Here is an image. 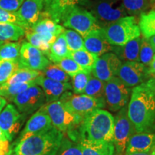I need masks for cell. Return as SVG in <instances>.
<instances>
[{
    "mask_svg": "<svg viewBox=\"0 0 155 155\" xmlns=\"http://www.w3.org/2000/svg\"><path fill=\"white\" fill-rule=\"evenodd\" d=\"M128 116L137 132H147L155 124V98L146 83L131 91Z\"/></svg>",
    "mask_w": 155,
    "mask_h": 155,
    "instance_id": "1",
    "label": "cell"
},
{
    "mask_svg": "<svg viewBox=\"0 0 155 155\" xmlns=\"http://www.w3.org/2000/svg\"><path fill=\"white\" fill-rule=\"evenodd\" d=\"M63 134L52 127L50 129L18 141L13 155H56Z\"/></svg>",
    "mask_w": 155,
    "mask_h": 155,
    "instance_id": "2",
    "label": "cell"
},
{
    "mask_svg": "<svg viewBox=\"0 0 155 155\" xmlns=\"http://www.w3.org/2000/svg\"><path fill=\"white\" fill-rule=\"evenodd\" d=\"M81 124V139L113 143L114 118L108 111L97 109L87 115Z\"/></svg>",
    "mask_w": 155,
    "mask_h": 155,
    "instance_id": "3",
    "label": "cell"
},
{
    "mask_svg": "<svg viewBox=\"0 0 155 155\" xmlns=\"http://www.w3.org/2000/svg\"><path fill=\"white\" fill-rule=\"evenodd\" d=\"M101 29L113 46H122L141 35L139 23L134 16L124 17Z\"/></svg>",
    "mask_w": 155,
    "mask_h": 155,
    "instance_id": "4",
    "label": "cell"
},
{
    "mask_svg": "<svg viewBox=\"0 0 155 155\" xmlns=\"http://www.w3.org/2000/svg\"><path fill=\"white\" fill-rule=\"evenodd\" d=\"M61 22L64 27L75 31L83 38L93 30L101 29L94 15L78 6L69 7L64 12Z\"/></svg>",
    "mask_w": 155,
    "mask_h": 155,
    "instance_id": "5",
    "label": "cell"
},
{
    "mask_svg": "<svg viewBox=\"0 0 155 155\" xmlns=\"http://www.w3.org/2000/svg\"><path fill=\"white\" fill-rule=\"evenodd\" d=\"M88 5L101 28L127 16L122 0H94Z\"/></svg>",
    "mask_w": 155,
    "mask_h": 155,
    "instance_id": "6",
    "label": "cell"
},
{
    "mask_svg": "<svg viewBox=\"0 0 155 155\" xmlns=\"http://www.w3.org/2000/svg\"><path fill=\"white\" fill-rule=\"evenodd\" d=\"M42 107L47 112L53 127L61 132H70L83 121V119L70 111L60 100L46 103Z\"/></svg>",
    "mask_w": 155,
    "mask_h": 155,
    "instance_id": "7",
    "label": "cell"
},
{
    "mask_svg": "<svg viewBox=\"0 0 155 155\" xmlns=\"http://www.w3.org/2000/svg\"><path fill=\"white\" fill-rule=\"evenodd\" d=\"M60 101L70 111L83 120L91 112L106 106L104 98H95L85 94H71L69 91L64 93Z\"/></svg>",
    "mask_w": 155,
    "mask_h": 155,
    "instance_id": "8",
    "label": "cell"
},
{
    "mask_svg": "<svg viewBox=\"0 0 155 155\" xmlns=\"http://www.w3.org/2000/svg\"><path fill=\"white\" fill-rule=\"evenodd\" d=\"M131 89L118 77H113L105 83L104 100L108 108L117 111L127 106L131 94Z\"/></svg>",
    "mask_w": 155,
    "mask_h": 155,
    "instance_id": "9",
    "label": "cell"
},
{
    "mask_svg": "<svg viewBox=\"0 0 155 155\" xmlns=\"http://www.w3.org/2000/svg\"><path fill=\"white\" fill-rule=\"evenodd\" d=\"M137 132L128 116L127 106L119 110L114 119L113 144L118 154L126 151L129 139Z\"/></svg>",
    "mask_w": 155,
    "mask_h": 155,
    "instance_id": "10",
    "label": "cell"
},
{
    "mask_svg": "<svg viewBox=\"0 0 155 155\" xmlns=\"http://www.w3.org/2000/svg\"><path fill=\"white\" fill-rule=\"evenodd\" d=\"M13 102L19 112L28 114L41 108L46 104V100L42 89L35 84L17 95Z\"/></svg>",
    "mask_w": 155,
    "mask_h": 155,
    "instance_id": "11",
    "label": "cell"
},
{
    "mask_svg": "<svg viewBox=\"0 0 155 155\" xmlns=\"http://www.w3.org/2000/svg\"><path fill=\"white\" fill-rule=\"evenodd\" d=\"M117 76L129 88H134L150 78L148 68L139 62L127 61L121 63Z\"/></svg>",
    "mask_w": 155,
    "mask_h": 155,
    "instance_id": "12",
    "label": "cell"
},
{
    "mask_svg": "<svg viewBox=\"0 0 155 155\" xmlns=\"http://www.w3.org/2000/svg\"><path fill=\"white\" fill-rule=\"evenodd\" d=\"M19 68H25L42 71L50 63L45 55L28 42H23L21 45L18 59Z\"/></svg>",
    "mask_w": 155,
    "mask_h": 155,
    "instance_id": "13",
    "label": "cell"
},
{
    "mask_svg": "<svg viewBox=\"0 0 155 155\" xmlns=\"http://www.w3.org/2000/svg\"><path fill=\"white\" fill-rule=\"evenodd\" d=\"M122 62L114 53H107L97 58L91 75L106 83L118 75Z\"/></svg>",
    "mask_w": 155,
    "mask_h": 155,
    "instance_id": "14",
    "label": "cell"
},
{
    "mask_svg": "<svg viewBox=\"0 0 155 155\" xmlns=\"http://www.w3.org/2000/svg\"><path fill=\"white\" fill-rule=\"evenodd\" d=\"M22 122V115L12 104H8L0 113V129L8 141H12L14 135L18 132Z\"/></svg>",
    "mask_w": 155,
    "mask_h": 155,
    "instance_id": "15",
    "label": "cell"
},
{
    "mask_svg": "<svg viewBox=\"0 0 155 155\" xmlns=\"http://www.w3.org/2000/svg\"><path fill=\"white\" fill-rule=\"evenodd\" d=\"M43 7V0H25L17 13L25 30H29L40 19Z\"/></svg>",
    "mask_w": 155,
    "mask_h": 155,
    "instance_id": "16",
    "label": "cell"
},
{
    "mask_svg": "<svg viewBox=\"0 0 155 155\" xmlns=\"http://www.w3.org/2000/svg\"><path fill=\"white\" fill-rule=\"evenodd\" d=\"M35 83L43 91L46 103L58 101L64 93L72 89L70 83H63L56 81L45 77L42 74L35 78Z\"/></svg>",
    "mask_w": 155,
    "mask_h": 155,
    "instance_id": "17",
    "label": "cell"
},
{
    "mask_svg": "<svg viewBox=\"0 0 155 155\" xmlns=\"http://www.w3.org/2000/svg\"><path fill=\"white\" fill-rule=\"evenodd\" d=\"M83 41L85 49L98 58L113 50V45L108 42L101 28L91 32Z\"/></svg>",
    "mask_w": 155,
    "mask_h": 155,
    "instance_id": "18",
    "label": "cell"
},
{
    "mask_svg": "<svg viewBox=\"0 0 155 155\" xmlns=\"http://www.w3.org/2000/svg\"><path fill=\"white\" fill-rule=\"evenodd\" d=\"M52 127L53 124L49 116L44 108L41 107L31 116L30 119L27 122L19 140L48 130Z\"/></svg>",
    "mask_w": 155,
    "mask_h": 155,
    "instance_id": "19",
    "label": "cell"
},
{
    "mask_svg": "<svg viewBox=\"0 0 155 155\" xmlns=\"http://www.w3.org/2000/svg\"><path fill=\"white\" fill-rule=\"evenodd\" d=\"M154 146L155 134L137 132L129 139L126 152H150Z\"/></svg>",
    "mask_w": 155,
    "mask_h": 155,
    "instance_id": "20",
    "label": "cell"
},
{
    "mask_svg": "<svg viewBox=\"0 0 155 155\" xmlns=\"http://www.w3.org/2000/svg\"><path fill=\"white\" fill-rule=\"evenodd\" d=\"M141 38L140 37L133 39L122 46H113V53L121 60V61L139 62V50Z\"/></svg>",
    "mask_w": 155,
    "mask_h": 155,
    "instance_id": "21",
    "label": "cell"
},
{
    "mask_svg": "<svg viewBox=\"0 0 155 155\" xmlns=\"http://www.w3.org/2000/svg\"><path fill=\"white\" fill-rule=\"evenodd\" d=\"M85 0H53L49 8L42 12L40 18H50L55 22H60L64 12L69 7L81 4Z\"/></svg>",
    "mask_w": 155,
    "mask_h": 155,
    "instance_id": "22",
    "label": "cell"
},
{
    "mask_svg": "<svg viewBox=\"0 0 155 155\" xmlns=\"http://www.w3.org/2000/svg\"><path fill=\"white\" fill-rule=\"evenodd\" d=\"M78 143L83 155H114L115 152L112 142H96L81 139Z\"/></svg>",
    "mask_w": 155,
    "mask_h": 155,
    "instance_id": "23",
    "label": "cell"
},
{
    "mask_svg": "<svg viewBox=\"0 0 155 155\" xmlns=\"http://www.w3.org/2000/svg\"><path fill=\"white\" fill-rule=\"evenodd\" d=\"M29 30L39 34H52L58 37L63 33L65 28L50 18H41Z\"/></svg>",
    "mask_w": 155,
    "mask_h": 155,
    "instance_id": "24",
    "label": "cell"
},
{
    "mask_svg": "<svg viewBox=\"0 0 155 155\" xmlns=\"http://www.w3.org/2000/svg\"><path fill=\"white\" fill-rule=\"evenodd\" d=\"M70 54L71 52L68 48L66 40L62 33L51 45L49 53L47 56L53 63H57L63 58L70 57Z\"/></svg>",
    "mask_w": 155,
    "mask_h": 155,
    "instance_id": "25",
    "label": "cell"
},
{
    "mask_svg": "<svg viewBox=\"0 0 155 155\" xmlns=\"http://www.w3.org/2000/svg\"><path fill=\"white\" fill-rule=\"evenodd\" d=\"M24 28L12 23L0 22V41H17L25 34Z\"/></svg>",
    "mask_w": 155,
    "mask_h": 155,
    "instance_id": "26",
    "label": "cell"
},
{
    "mask_svg": "<svg viewBox=\"0 0 155 155\" xmlns=\"http://www.w3.org/2000/svg\"><path fill=\"white\" fill-rule=\"evenodd\" d=\"M70 57L76 62L83 71L91 73L98 57L89 53L86 49L71 52Z\"/></svg>",
    "mask_w": 155,
    "mask_h": 155,
    "instance_id": "27",
    "label": "cell"
},
{
    "mask_svg": "<svg viewBox=\"0 0 155 155\" xmlns=\"http://www.w3.org/2000/svg\"><path fill=\"white\" fill-rule=\"evenodd\" d=\"M32 81L29 82L15 83L12 85H0V95L9 101H13L17 95L30 88V86L35 85V81Z\"/></svg>",
    "mask_w": 155,
    "mask_h": 155,
    "instance_id": "28",
    "label": "cell"
},
{
    "mask_svg": "<svg viewBox=\"0 0 155 155\" xmlns=\"http://www.w3.org/2000/svg\"><path fill=\"white\" fill-rule=\"evenodd\" d=\"M138 23L143 38H149L155 35V9L141 13Z\"/></svg>",
    "mask_w": 155,
    "mask_h": 155,
    "instance_id": "29",
    "label": "cell"
},
{
    "mask_svg": "<svg viewBox=\"0 0 155 155\" xmlns=\"http://www.w3.org/2000/svg\"><path fill=\"white\" fill-rule=\"evenodd\" d=\"M42 74L40 71L25 68H19L12 75V76L7 80L5 85H12L15 83H20L29 82L34 81L38 76Z\"/></svg>",
    "mask_w": 155,
    "mask_h": 155,
    "instance_id": "30",
    "label": "cell"
},
{
    "mask_svg": "<svg viewBox=\"0 0 155 155\" xmlns=\"http://www.w3.org/2000/svg\"><path fill=\"white\" fill-rule=\"evenodd\" d=\"M105 83L91 75L83 94L95 98H104Z\"/></svg>",
    "mask_w": 155,
    "mask_h": 155,
    "instance_id": "31",
    "label": "cell"
},
{
    "mask_svg": "<svg viewBox=\"0 0 155 155\" xmlns=\"http://www.w3.org/2000/svg\"><path fill=\"white\" fill-rule=\"evenodd\" d=\"M122 3L127 14L134 16L145 12L150 8L152 2L150 0H122Z\"/></svg>",
    "mask_w": 155,
    "mask_h": 155,
    "instance_id": "32",
    "label": "cell"
},
{
    "mask_svg": "<svg viewBox=\"0 0 155 155\" xmlns=\"http://www.w3.org/2000/svg\"><path fill=\"white\" fill-rule=\"evenodd\" d=\"M42 75L48 78L63 83H69L70 76L55 63H50L42 71Z\"/></svg>",
    "mask_w": 155,
    "mask_h": 155,
    "instance_id": "33",
    "label": "cell"
},
{
    "mask_svg": "<svg viewBox=\"0 0 155 155\" xmlns=\"http://www.w3.org/2000/svg\"><path fill=\"white\" fill-rule=\"evenodd\" d=\"M21 42H7L0 48V61L2 60H18L21 48Z\"/></svg>",
    "mask_w": 155,
    "mask_h": 155,
    "instance_id": "34",
    "label": "cell"
},
{
    "mask_svg": "<svg viewBox=\"0 0 155 155\" xmlns=\"http://www.w3.org/2000/svg\"><path fill=\"white\" fill-rule=\"evenodd\" d=\"M25 37L29 43L40 50L45 55H48L51 45L42 38L41 35L28 30L25 31Z\"/></svg>",
    "mask_w": 155,
    "mask_h": 155,
    "instance_id": "35",
    "label": "cell"
},
{
    "mask_svg": "<svg viewBox=\"0 0 155 155\" xmlns=\"http://www.w3.org/2000/svg\"><path fill=\"white\" fill-rule=\"evenodd\" d=\"M63 34L65 37L68 48L71 53L85 49L83 38L77 32L73 30H65Z\"/></svg>",
    "mask_w": 155,
    "mask_h": 155,
    "instance_id": "36",
    "label": "cell"
},
{
    "mask_svg": "<svg viewBox=\"0 0 155 155\" xmlns=\"http://www.w3.org/2000/svg\"><path fill=\"white\" fill-rule=\"evenodd\" d=\"M19 68L18 60L0 61V85L6 83Z\"/></svg>",
    "mask_w": 155,
    "mask_h": 155,
    "instance_id": "37",
    "label": "cell"
},
{
    "mask_svg": "<svg viewBox=\"0 0 155 155\" xmlns=\"http://www.w3.org/2000/svg\"><path fill=\"white\" fill-rule=\"evenodd\" d=\"M91 73L83 71L72 76V88L75 94H83Z\"/></svg>",
    "mask_w": 155,
    "mask_h": 155,
    "instance_id": "38",
    "label": "cell"
},
{
    "mask_svg": "<svg viewBox=\"0 0 155 155\" xmlns=\"http://www.w3.org/2000/svg\"><path fill=\"white\" fill-rule=\"evenodd\" d=\"M155 54V50L151 45L147 38H141V47L139 50V63H142L145 66L148 67L152 61Z\"/></svg>",
    "mask_w": 155,
    "mask_h": 155,
    "instance_id": "39",
    "label": "cell"
},
{
    "mask_svg": "<svg viewBox=\"0 0 155 155\" xmlns=\"http://www.w3.org/2000/svg\"><path fill=\"white\" fill-rule=\"evenodd\" d=\"M56 155H83L79 143L73 142L63 137Z\"/></svg>",
    "mask_w": 155,
    "mask_h": 155,
    "instance_id": "40",
    "label": "cell"
},
{
    "mask_svg": "<svg viewBox=\"0 0 155 155\" xmlns=\"http://www.w3.org/2000/svg\"><path fill=\"white\" fill-rule=\"evenodd\" d=\"M61 68L65 71L69 76L72 77L76 73L81 72L83 70L79 66L78 64L75 62L74 60L72 59L71 57H68L63 58L61 61L55 63Z\"/></svg>",
    "mask_w": 155,
    "mask_h": 155,
    "instance_id": "41",
    "label": "cell"
},
{
    "mask_svg": "<svg viewBox=\"0 0 155 155\" xmlns=\"http://www.w3.org/2000/svg\"><path fill=\"white\" fill-rule=\"evenodd\" d=\"M0 22L12 23L19 25L24 28L22 22L19 19L17 12H9L0 9Z\"/></svg>",
    "mask_w": 155,
    "mask_h": 155,
    "instance_id": "42",
    "label": "cell"
},
{
    "mask_svg": "<svg viewBox=\"0 0 155 155\" xmlns=\"http://www.w3.org/2000/svg\"><path fill=\"white\" fill-rule=\"evenodd\" d=\"M25 0H0V9L9 12H17Z\"/></svg>",
    "mask_w": 155,
    "mask_h": 155,
    "instance_id": "43",
    "label": "cell"
},
{
    "mask_svg": "<svg viewBox=\"0 0 155 155\" xmlns=\"http://www.w3.org/2000/svg\"><path fill=\"white\" fill-rule=\"evenodd\" d=\"M11 149L9 147L8 140L0 141V155H5Z\"/></svg>",
    "mask_w": 155,
    "mask_h": 155,
    "instance_id": "44",
    "label": "cell"
},
{
    "mask_svg": "<svg viewBox=\"0 0 155 155\" xmlns=\"http://www.w3.org/2000/svg\"><path fill=\"white\" fill-rule=\"evenodd\" d=\"M145 83H146L147 87L150 88L151 91H152L155 98V74L151 75L150 78L145 82Z\"/></svg>",
    "mask_w": 155,
    "mask_h": 155,
    "instance_id": "45",
    "label": "cell"
},
{
    "mask_svg": "<svg viewBox=\"0 0 155 155\" xmlns=\"http://www.w3.org/2000/svg\"><path fill=\"white\" fill-rule=\"evenodd\" d=\"M147 68H148V72L150 76L152 75L155 74V58H153L152 61L151 62L150 65Z\"/></svg>",
    "mask_w": 155,
    "mask_h": 155,
    "instance_id": "46",
    "label": "cell"
},
{
    "mask_svg": "<svg viewBox=\"0 0 155 155\" xmlns=\"http://www.w3.org/2000/svg\"><path fill=\"white\" fill-rule=\"evenodd\" d=\"M7 100L0 95V113H1L2 111L4 109V108H5L6 105H7Z\"/></svg>",
    "mask_w": 155,
    "mask_h": 155,
    "instance_id": "47",
    "label": "cell"
},
{
    "mask_svg": "<svg viewBox=\"0 0 155 155\" xmlns=\"http://www.w3.org/2000/svg\"><path fill=\"white\" fill-rule=\"evenodd\" d=\"M125 155H150V152H126Z\"/></svg>",
    "mask_w": 155,
    "mask_h": 155,
    "instance_id": "48",
    "label": "cell"
},
{
    "mask_svg": "<svg viewBox=\"0 0 155 155\" xmlns=\"http://www.w3.org/2000/svg\"><path fill=\"white\" fill-rule=\"evenodd\" d=\"M147 39L148 40V41L150 42L151 45L152 46V48H154V50H155V35H153L152 37H150V38Z\"/></svg>",
    "mask_w": 155,
    "mask_h": 155,
    "instance_id": "49",
    "label": "cell"
},
{
    "mask_svg": "<svg viewBox=\"0 0 155 155\" xmlns=\"http://www.w3.org/2000/svg\"><path fill=\"white\" fill-rule=\"evenodd\" d=\"M52 2H53V0H43L44 7H45V10L44 11H46L48 8H49L50 5H51Z\"/></svg>",
    "mask_w": 155,
    "mask_h": 155,
    "instance_id": "50",
    "label": "cell"
},
{
    "mask_svg": "<svg viewBox=\"0 0 155 155\" xmlns=\"http://www.w3.org/2000/svg\"><path fill=\"white\" fill-rule=\"evenodd\" d=\"M6 140H7V137H6V136H5V134H4L2 130L0 129V141H6Z\"/></svg>",
    "mask_w": 155,
    "mask_h": 155,
    "instance_id": "51",
    "label": "cell"
},
{
    "mask_svg": "<svg viewBox=\"0 0 155 155\" xmlns=\"http://www.w3.org/2000/svg\"><path fill=\"white\" fill-rule=\"evenodd\" d=\"M150 155H155V146L154 147V148L151 150L150 152Z\"/></svg>",
    "mask_w": 155,
    "mask_h": 155,
    "instance_id": "52",
    "label": "cell"
},
{
    "mask_svg": "<svg viewBox=\"0 0 155 155\" xmlns=\"http://www.w3.org/2000/svg\"><path fill=\"white\" fill-rule=\"evenodd\" d=\"M12 149H11V150L9 151V152L7 153L5 155H12Z\"/></svg>",
    "mask_w": 155,
    "mask_h": 155,
    "instance_id": "53",
    "label": "cell"
},
{
    "mask_svg": "<svg viewBox=\"0 0 155 155\" xmlns=\"http://www.w3.org/2000/svg\"><path fill=\"white\" fill-rule=\"evenodd\" d=\"M5 42H3V41H0V48H2V46L3 45V44L5 43Z\"/></svg>",
    "mask_w": 155,
    "mask_h": 155,
    "instance_id": "54",
    "label": "cell"
},
{
    "mask_svg": "<svg viewBox=\"0 0 155 155\" xmlns=\"http://www.w3.org/2000/svg\"><path fill=\"white\" fill-rule=\"evenodd\" d=\"M151 2H155V0H150Z\"/></svg>",
    "mask_w": 155,
    "mask_h": 155,
    "instance_id": "55",
    "label": "cell"
},
{
    "mask_svg": "<svg viewBox=\"0 0 155 155\" xmlns=\"http://www.w3.org/2000/svg\"><path fill=\"white\" fill-rule=\"evenodd\" d=\"M154 58H155V54H154Z\"/></svg>",
    "mask_w": 155,
    "mask_h": 155,
    "instance_id": "56",
    "label": "cell"
}]
</instances>
